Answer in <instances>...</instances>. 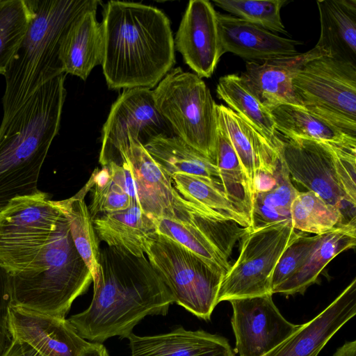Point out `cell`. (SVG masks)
Here are the masks:
<instances>
[{"label":"cell","instance_id":"1","mask_svg":"<svg viewBox=\"0 0 356 356\" xmlns=\"http://www.w3.org/2000/svg\"><path fill=\"white\" fill-rule=\"evenodd\" d=\"M99 263L89 307L68 318L82 338L99 343L127 338L145 316L167 314L174 298L145 254L107 245L99 251Z\"/></svg>","mask_w":356,"mask_h":356},{"label":"cell","instance_id":"2","mask_svg":"<svg viewBox=\"0 0 356 356\" xmlns=\"http://www.w3.org/2000/svg\"><path fill=\"white\" fill-rule=\"evenodd\" d=\"M103 74L112 90L156 86L175 63L168 17L141 3L110 1L104 7Z\"/></svg>","mask_w":356,"mask_h":356},{"label":"cell","instance_id":"3","mask_svg":"<svg viewBox=\"0 0 356 356\" xmlns=\"http://www.w3.org/2000/svg\"><path fill=\"white\" fill-rule=\"evenodd\" d=\"M65 76L40 88L0 129V211L14 198L40 191V170L60 129Z\"/></svg>","mask_w":356,"mask_h":356},{"label":"cell","instance_id":"4","mask_svg":"<svg viewBox=\"0 0 356 356\" xmlns=\"http://www.w3.org/2000/svg\"><path fill=\"white\" fill-rule=\"evenodd\" d=\"M32 17L26 33L3 74V128L42 86L63 73L60 60L62 39L81 13L97 8L96 0H26Z\"/></svg>","mask_w":356,"mask_h":356},{"label":"cell","instance_id":"5","mask_svg":"<svg viewBox=\"0 0 356 356\" xmlns=\"http://www.w3.org/2000/svg\"><path fill=\"white\" fill-rule=\"evenodd\" d=\"M10 305L60 318H65L74 300L88 290L92 274L62 213L47 243L26 268L10 275Z\"/></svg>","mask_w":356,"mask_h":356},{"label":"cell","instance_id":"6","mask_svg":"<svg viewBox=\"0 0 356 356\" xmlns=\"http://www.w3.org/2000/svg\"><path fill=\"white\" fill-rule=\"evenodd\" d=\"M282 159L296 182L356 221V149L302 138L284 140Z\"/></svg>","mask_w":356,"mask_h":356},{"label":"cell","instance_id":"7","mask_svg":"<svg viewBox=\"0 0 356 356\" xmlns=\"http://www.w3.org/2000/svg\"><path fill=\"white\" fill-rule=\"evenodd\" d=\"M152 94L174 134L216 164L217 104L204 81L195 73L172 68Z\"/></svg>","mask_w":356,"mask_h":356},{"label":"cell","instance_id":"8","mask_svg":"<svg viewBox=\"0 0 356 356\" xmlns=\"http://www.w3.org/2000/svg\"><path fill=\"white\" fill-rule=\"evenodd\" d=\"M144 252L174 302L199 318L210 320L225 272L157 232L147 238Z\"/></svg>","mask_w":356,"mask_h":356},{"label":"cell","instance_id":"9","mask_svg":"<svg viewBox=\"0 0 356 356\" xmlns=\"http://www.w3.org/2000/svg\"><path fill=\"white\" fill-rule=\"evenodd\" d=\"M299 107L356 138V65L331 56L307 63L292 82Z\"/></svg>","mask_w":356,"mask_h":356},{"label":"cell","instance_id":"10","mask_svg":"<svg viewBox=\"0 0 356 356\" xmlns=\"http://www.w3.org/2000/svg\"><path fill=\"white\" fill-rule=\"evenodd\" d=\"M291 220L249 230L239 255L222 279L218 302L272 293L275 268L286 248L299 235Z\"/></svg>","mask_w":356,"mask_h":356},{"label":"cell","instance_id":"11","mask_svg":"<svg viewBox=\"0 0 356 356\" xmlns=\"http://www.w3.org/2000/svg\"><path fill=\"white\" fill-rule=\"evenodd\" d=\"M49 194L12 200L0 211V265L12 275L26 268L49 241L60 215Z\"/></svg>","mask_w":356,"mask_h":356},{"label":"cell","instance_id":"12","mask_svg":"<svg viewBox=\"0 0 356 356\" xmlns=\"http://www.w3.org/2000/svg\"><path fill=\"white\" fill-rule=\"evenodd\" d=\"M249 231L197 202L187 200L173 218L156 219V232L227 273L236 243Z\"/></svg>","mask_w":356,"mask_h":356},{"label":"cell","instance_id":"13","mask_svg":"<svg viewBox=\"0 0 356 356\" xmlns=\"http://www.w3.org/2000/svg\"><path fill=\"white\" fill-rule=\"evenodd\" d=\"M175 135L158 111L152 90L135 88L124 89L112 104L102 133L99 161L122 165V154L131 143L143 146L159 136Z\"/></svg>","mask_w":356,"mask_h":356},{"label":"cell","instance_id":"14","mask_svg":"<svg viewBox=\"0 0 356 356\" xmlns=\"http://www.w3.org/2000/svg\"><path fill=\"white\" fill-rule=\"evenodd\" d=\"M231 324L239 356H262L295 332L300 325L288 321L273 294L233 299Z\"/></svg>","mask_w":356,"mask_h":356},{"label":"cell","instance_id":"15","mask_svg":"<svg viewBox=\"0 0 356 356\" xmlns=\"http://www.w3.org/2000/svg\"><path fill=\"white\" fill-rule=\"evenodd\" d=\"M127 193L146 214L157 219L173 218L185 202L171 179L153 160L140 143H131L122 154Z\"/></svg>","mask_w":356,"mask_h":356},{"label":"cell","instance_id":"16","mask_svg":"<svg viewBox=\"0 0 356 356\" xmlns=\"http://www.w3.org/2000/svg\"><path fill=\"white\" fill-rule=\"evenodd\" d=\"M218 12L207 0H191L174 39L175 49L200 78H209L223 55Z\"/></svg>","mask_w":356,"mask_h":356},{"label":"cell","instance_id":"17","mask_svg":"<svg viewBox=\"0 0 356 356\" xmlns=\"http://www.w3.org/2000/svg\"><path fill=\"white\" fill-rule=\"evenodd\" d=\"M8 321L13 339L41 356H80L90 344L66 318L10 305Z\"/></svg>","mask_w":356,"mask_h":356},{"label":"cell","instance_id":"18","mask_svg":"<svg viewBox=\"0 0 356 356\" xmlns=\"http://www.w3.org/2000/svg\"><path fill=\"white\" fill-rule=\"evenodd\" d=\"M356 314V279L317 316L300 324L284 341L262 356H318L332 337Z\"/></svg>","mask_w":356,"mask_h":356},{"label":"cell","instance_id":"19","mask_svg":"<svg viewBox=\"0 0 356 356\" xmlns=\"http://www.w3.org/2000/svg\"><path fill=\"white\" fill-rule=\"evenodd\" d=\"M330 54L315 45L312 49L293 56L270 58L261 63L248 61L240 76L270 111L282 104L298 106L292 82L302 67L311 60Z\"/></svg>","mask_w":356,"mask_h":356},{"label":"cell","instance_id":"20","mask_svg":"<svg viewBox=\"0 0 356 356\" xmlns=\"http://www.w3.org/2000/svg\"><path fill=\"white\" fill-rule=\"evenodd\" d=\"M218 30L223 54L231 52L244 59L266 60L299 52L301 42L286 38L241 18L217 13Z\"/></svg>","mask_w":356,"mask_h":356},{"label":"cell","instance_id":"21","mask_svg":"<svg viewBox=\"0 0 356 356\" xmlns=\"http://www.w3.org/2000/svg\"><path fill=\"white\" fill-rule=\"evenodd\" d=\"M131 356H236L228 340L220 335L182 327L153 336L131 334Z\"/></svg>","mask_w":356,"mask_h":356},{"label":"cell","instance_id":"22","mask_svg":"<svg viewBox=\"0 0 356 356\" xmlns=\"http://www.w3.org/2000/svg\"><path fill=\"white\" fill-rule=\"evenodd\" d=\"M96 12L97 8H94L79 15L69 26L60 47L63 73L84 81L103 60V29L97 19Z\"/></svg>","mask_w":356,"mask_h":356},{"label":"cell","instance_id":"23","mask_svg":"<svg viewBox=\"0 0 356 356\" xmlns=\"http://www.w3.org/2000/svg\"><path fill=\"white\" fill-rule=\"evenodd\" d=\"M93 225L98 238L108 246L120 248L136 257L144 255L147 238L156 232V219L134 202L124 209L97 216Z\"/></svg>","mask_w":356,"mask_h":356},{"label":"cell","instance_id":"24","mask_svg":"<svg viewBox=\"0 0 356 356\" xmlns=\"http://www.w3.org/2000/svg\"><path fill=\"white\" fill-rule=\"evenodd\" d=\"M143 147L170 179L176 173L195 175L223 192L216 165L179 137L159 136Z\"/></svg>","mask_w":356,"mask_h":356},{"label":"cell","instance_id":"25","mask_svg":"<svg viewBox=\"0 0 356 356\" xmlns=\"http://www.w3.org/2000/svg\"><path fill=\"white\" fill-rule=\"evenodd\" d=\"M317 42L330 56L356 65V0H318Z\"/></svg>","mask_w":356,"mask_h":356},{"label":"cell","instance_id":"26","mask_svg":"<svg viewBox=\"0 0 356 356\" xmlns=\"http://www.w3.org/2000/svg\"><path fill=\"white\" fill-rule=\"evenodd\" d=\"M355 243L356 221L339 225L323 234L304 264L290 278L275 288L273 294H304L330 261L341 252L354 248Z\"/></svg>","mask_w":356,"mask_h":356},{"label":"cell","instance_id":"27","mask_svg":"<svg viewBox=\"0 0 356 356\" xmlns=\"http://www.w3.org/2000/svg\"><path fill=\"white\" fill-rule=\"evenodd\" d=\"M216 93L227 107L250 123L275 147L282 150L284 139L276 129L271 111L262 104L240 75L221 76Z\"/></svg>","mask_w":356,"mask_h":356},{"label":"cell","instance_id":"28","mask_svg":"<svg viewBox=\"0 0 356 356\" xmlns=\"http://www.w3.org/2000/svg\"><path fill=\"white\" fill-rule=\"evenodd\" d=\"M275 127L286 138H302L332 146L356 149V138L301 107L282 104L271 110Z\"/></svg>","mask_w":356,"mask_h":356},{"label":"cell","instance_id":"29","mask_svg":"<svg viewBox=\"0 0 356 356\" xmlns=\"http://www.w3.org/2000/svg\"><path fill=\"white\" fill-rule=\"evenodd\" d=\"M92 187V181L90 178L75 195L63 200H52V202L67 218L74 246L90 270L95 283L99 275L100 250L93 219L84 200Z\"/></svg>","mask_w":356,"mask_h":356},{"label":"cell","instance_id":"30","mask_svg":"<svg viewBox=\"0 0 356 356\" xmlns=\"http://www.w3.org/2000/svg\"><path fill=\"white\" fill-rule=\"evenodd\" d=\"M216 165L224 194L250 222L253 199L248 182L232 143L218 122Z\"/></svg>","mask_w":356,"mask_h":356},{"label":"cell","instance_id":"31","mask_svg":"<svg viewBox=\"0 0 356 356\" xmlns=\"http://www.w3.org/2000/svg\"><path fill=\"white\" fill-rule=\"evenodd\" d=\"M298 193L282 161L275 184L254 195L249 230L290 220L291 204Z\"/></svg>","mask_w":356,"mask_h":356},{"label":"cell","instance_id":"32","mask_svg":"<svg viewBox=\"0 0 356 356\" xmlns=\"http://www.w3.org/2000/svg\"><path fill=\"white\" fill-rule=\"evenodd\" d=\"M290 220L295 230L314 235L324 234L346 224L339 209L309 191L299 192L293 199L290 208Z\"/></svg>","mask_w":356,"mask_h":356},{"label":"cell","instance_id":"33","mask_svg":"<svg viewBox=\"0 0 356 356\" xmlns=\"http://www.w3.org/2000/svg\"><path fill=\"white\" fill-rule=\"evenodd\" d=\"M90 179L93 188L88 209L92 219L100 213L120 211L129 207L131 199L127 193L126 173L122 165L109 163L101 169H95Z\"/></svg>","mask_w":356,"mask_h":356},{"label":"cell","instance_id":"34","mask_svg":"<svg viewBox=\"0 0 356 356\" xmlns=\"http://www.w3.org/2000/svg\"><path fill=\"white\" fill-rule=\"evenodd\" d=\"M171 181L178 193L187 200H191L213 210L238 225L250 227L249 218L217 187L195 175L176 173Z\"/></svg>","mask_w":356,"mask_h":356},{"label":"cell","instance_id":"35","mask_svg":"<svg viewBox=\"0 0 356 356\" xmlns=\"http://www.w3.org/2000/svg\"><path fill=\"white\" fill-rule=\"evenodd\" d=\"M31 17L26 0H0V74H4Z\"/></svg>","mask_w":356,"mask_h":356},{"label":"cell","instance_id":"36","mask_svg":"<svg viewBox=\"0 0 356 356\" xmlns=\"http://www.w3.org/2000/svg\"><path fill=\"white\" fill-rule=\"evenodd\" d=\"M286 0H215L218 7L272 33L287 35L280 16Z\"/></svg>","mask_w":356,"mask_h":356},{"label":"cell","instance_id":"37","mask_svg":"<svg viewBox=\"0 0 356 356\" xmlns=\"http://www.w3.org/2000/svg\"><path fill=\"white\" fill-rule=\"evenodd\" d=\"M322 236H308L300 232L299 235L284 251L275 268L272 277V293L275 288L290 278L304 264Z\"/></svg>","mask_w":356,"mask_h":356},{"label":"cell","instance_id":"38","mask_svg":"<svg viewBox=\"0 0 356 356\" xmlns=\"http://www.w3.org/2000/svg\"><path fill=\"white\" fill-rule=\"evenodd\" d=\"M10 275L0 265V356H2L13 341L8 321V310L10 305Z\"/></svg>","mask_w":356,"mask_h":356},{"label":"cell","instance_id":"39","mask_svg":"<svg viewBox=\"0 0 356 356\" xmlns=\"http://www.w3.org/2000/svg\"><path fill=\"white\" fill-rule=\"evenodd\" d=\"M2 356H41L33 348L25 343L13 339L8 348Z\"/></svg>","mask_w":356,"mask_h":356},{"label":"cell","instance_id":"40","mask_svg":"<svg viewBox=\"0 0 356 356\" xmlns=\"http://www.w3.org/2000/svg\"><path fill=\"white\" fill-rule=\"evenodd\" d=\"M332 356H356V340L346 341Z\"/></svg>","mask_w":356,"mask_h":356},{"label":"cell","instance_id":"41","mask_svg":"<svg viewBox=\"0 0 356 356\" xmlns=\"http://www.w3.org/2000/svg\"><path fill=\"white\" fill-rule=\"evenodd\" d=\"M80 356H108V353L102 343H90Z\"/></svg>","mask_w":356,"mask_h":356}]
</instances>
